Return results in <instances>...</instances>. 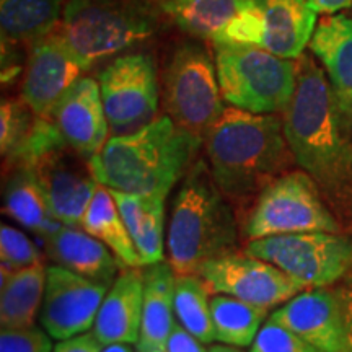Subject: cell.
<instances>
[{
  "instance_id": "6da1fadb",
  "label": "cell",
  "mask_w": 352,
  "mask_h": 352,
  "mask_svg": "<svg viewBox=\"0 0 352 352\" xmlns=\"http://www.w3.org/2000/svg\"><path fill=\"white\" fill-rule=\"evenodd\" d=\"M297 85L283 118L296 165L311 176L324 201L352 214V124L315 56L296 59Z\"/></svg>"
},
{
  "instance_id": "7a4b0ae2",
  "label": "cell",
  "mask_w": 352,
  "mask_h": 352,
  "mask_svg": "<svg viewBox=\"0 0 352 352\" xmlns=\"http://www.w3.org/2000/svg\"><path fill=\"white\" fill-rule=\"evenodd\" d=\"M215 184L236 214L250 212L267 184L296 164L283 118L228 107L204 135Z\"/></svg>"
},
{
  "instance_id": "3957f363",
  "label": "cell",
  "mask_w": 352,
  "mask_h": 352,
  "mask_svg": "<svg viewBox=\"0 0 352 352\" xmlns=\"http://www.w3.org/2000/svg\"><path fill=\"white\" fill-rule=\"evenodd\" d=\"M204 140L170 116L131 134L111 135L91 158L94 178L113 191L165 197L196 164Z\"/></svg>"
},
{
  "instance_id": "277c9868",
  "label": "cell",
  "mask_w": 352,
  "mask_h": 352,
  "mask_svg": "<svg viewBox=\"0 0 352 352\" xmlns=\"http://www.w3.org/2000/svg\"><path fill=\"white\" fill-rule=\"evenodd\" d=\"M239 235L235 209L215 184L208 162L197 158L171 208L166 248L175 274H199L210 259L235 253Z\"/></svg>"
},
{
  "instance_id": "5b68a950",
  "label": "cell",
  "mask_w": 352,
  "mask_h": 352,
  "mask_svg": "<svg viewBox=\"0 0 352 352\" xmlns=\"http://www.w3.org/2000/svg\"><path fill=\"white\" fill-rule=\"evenodd\" d=\"M6 168L33 171L50 199L52 212L64 226L80 227L100 183L90 164L74 151L54 121L36 116L25 139L3 157Z\"/></svg>"
},
{
  "instance_id": "8992f818",
  "label": "cell",
  "mask_w": 352,
  "mask_h": 352,
  "mask_svg": "<svg viewBox=\"0 0 352 352\" xmlns=\"http://www.w3.org/2000/svg\"><path fill=\"white\" fill-rule=\"evenodd\" d=\"M157 26L151 0H67L57 34L90 69L151 38Z\"/></svg>"
},
{
  "instance_id": "52a82bcc",
  "label": "cell",
  "mask_w": 352,
  "mask_h": 352,
  "mask_svg": "<svg viewBox=\"0 0 352 352\" xmlns=\"http://www.w3.org/2000/svg\"><path fill=\"white\" fill-rule=\"evenodd\" d=\"M215 67L223 101L254 114H280L297 85V64L252 44L215 46Z\"/></svg>"
},
{
  "instance_id": "ba28073f",
  "label": "cell",
  "mask_w": 352,
  "mask_h": 352,
  "mask_svg": "<svg viewBox=\"0 0 352 352\" xmlns=\"http://www.w3.org/2000/svg\"><path fill=\"white\" fill-rule=\"evenodd\" d=\"M303 232L340 233L341 223L311 176L294 170L263 189L245 215L243 235L250 241Z\"/></svg>"
},
{
  "instance_id": "9c48e42d",
  "label": "cell",
  "mask_w": 352,
  "mask_h": 352,
  "mask_svg": "<svg viewBox=\"0 0 352 352\" xmlns=\"http://www.w3.org/2000/svg\"><path fill=\"white\" fill-rule=\"evenodd\" d=\"M245 253L274 264L305 287H331L352 270V236L303 232L250 240Z\"/></svg>"
},
{
  "instance_id": "30bf717a",
  "label": "cell",
  "mask_w": 352,
  "mask_h": 352,
  "mask_svg": "<svg viewBox=\"0 0 352 352\" xmlns=\"http://www.w3.org/2000/svg\"><path fill=\"white\" fill-rule=\"evenodd\" d=\"M165 108L182 129L204 140L226 107L212 57L199 44L186 43L173 52L164 82Z\"/></svg>"
},
{
  "instance_id": "8fae6325",
  "label": "cell",
  "mask_w": 352,
  "mask_h": 352,
  "mask_svg": "<svg viewBox=\"0 0 352 352\" xmlns=\"http://www.w3.org/2000/svg\"><path fill=\"white\" fill-rule=\"evenodd\" d=\"M98 83L113 135L131 134L157 120V69L148 54L116 57L101 70Z\"/></svg>"
},
{
  "instance_id": "7c38bea8",
  "label": "cell",
  "mask_w": 352,
  "mask_h": 352,
  "mask_svg": "<svg viewBox=\"0 0 352 352\" xmlns=\"http://www.w3.org/2000/svg\"><path fill=\"white\" fill-rule=\"evenodd\" d=\"M199 276L212 294H226L264 310L284 305L305 290V285L274 264L245 252L210 259L201 267Z\"/></svg>"
},
{
  "instance_id": "4fadbf2b",
  "label": "cell",
  "mask_w": 352,
  "mask_h": 352,
  "mask_svg": "<svg viewBox=\"0 0 352 352\" xmlns=\"http://www.w3.org/2000/svg\"><path fill=\"white\" fill-rule=\"evenodd\" d=\"M183 32L219 44L261 46L263 19L254 0H160Z\"/></svg>"
},
{
  "instance_id": "5bb4252c",
  "label": "cell",
  "mask_w": 352,
  "mask_h": 352,
  "mask_svg": "<svg viewBox=\"0 0 352 352\" xmlns=\"http://www.w3.org/2000/svg\"><path fill=\"white\" fill-rule=\"evenodd\" d=\"M108 285L95 283L60 266L47 267L46 290L39 314L52 340L64 341L94 328Z\"/></svg>"
},
{
  "instance_id": "9a60e30c",
  "label": "cell",
  "mask_w": 352,
  "mask_h": 352,
  "mask_svg": "<svg viewBox=\"0 0 352 352\" xmlns=\"http://www.w3.org/2000/svg\"><path fill=\"white\" fill-rule=\"evenodd\" d=\"M85 65L74 54L59 34L52 33L32 46L23 83L21 100L30 109L52 120V114L64 95L80 80Z\"/></svg>"
},
{
  "instance_id": "2e32d148",
  "label": "cell",
  "mask_w": 352,
  "mask_h": 352,
  "mask_svg": "<svg viewBox=\"0 0 352 352\" xmlns=\"http://www.w3.org/2000/svg\"><path fill=\"white\" fill-rule=\"evenodd\" d=\"M321 352H351L344 315L334 287L302 290L270 315Z\"/></svg>"
},
{
  "instance_id": "e0dca14e",
  "label": "cell",
  "mask_w": 352,
  "mask_h": 352,
  "mask_svg": "<svg viewBox=\"0 0 352 352\" xmlns=\"http://www.w3.org/2000/svg\"><path fill=\"white\" fill-rule=\"evenodd\" d=\"M51 121H54L65 142L90 162L109 139L100 83L82 77L59 101Z\"/></svg>"
},
{
  "instance_id": "ac0fdd59",
  "label": "cell",
  "mask_w": 352,
  "mask_h": 352,
  "mask_svg": "<svg viewBox=\"0 0 352 352\" xmlns=\"http://www.w3.org/2000/svg\"><path fill=\"white\" fill-rule=\"evenodd\" d=\"M144 305V271L124 267L101 303L91 333L103 346L135 344L140 334Z\"/></svg>"
},
{
  "instance_id": "d6986e66",
  "label": "cell",
  "mask_w": 352,
  "mask_h": 352,
  "mask_svg": "<svg viewBox=\"0 0 352 352\" xmlns=\"http://www.w3.org/2000/svg\"><path fill=\"white\" fill-rule=\"evenodd\" d=\"M308 46L352 124V20L341 13L324 15L316 23Z\"/></svg>"
},
{
  "instance_id": "ffe728a7",
  "label": "cell",
  "mask_w": 352,
  "mask_h": 352,
  "mask_svg": "<svg viewBox=\"0 0 352 352\" xmlns=\"http://www.w3.org/2000/svg\"><path fill=\"white\" fill-rule=\"evenodd\" d=\"M263 19V50L283 59H298L316 28V13L307 0H254Z\"/></svg>"
},
{
  "instance_id": "44dd1931",
  "label": "cell",
  "mask_w": 352,
  "mask_h": 352,
  "mask_svg": "<svg viewBox=\"0 0 352 352\" xmlns=\"http://www.w3.org/2000/svg\"><path fill=\"white\" fill-rule=\"evenodd\" d=\"M47 258L56 266L111 287L122 264L98 239L82 227L64 226L51 239L44 240Z\"/></svg>"
},
{
  "instance_id": "7402d4cb",
  "label": "cell",
  "mask_w": 352,
  "mask_h": 352,
  "mask_svg": "<svg viewBox=\"0 0 352 352\" xmlns=\"http://www.w3.org/2000/svg\"><path fill=\"white\" fill-rule=\"evenodd\" d=\"M175 271L162 261L144 270V305L138 352H164L173 331L175 321Z\"/></svg>"
},
{
  "instance_id": "603a6c76",
  "label": "cell",
  "mask_w": 352,
  "mask_h": 352,
  "mask_svg": "<svg viewBox=\"0 0 352 352\" xmlns=\"http://www.w3.org/2000/svg\"><path fill=\"white\" fill-rule=\"evenodd\" d=\"M3 212L43 240L51 239L64 227L52 212L41 183L33 171L23 166L8 168L3 186Z\"/></svg>"
},
{
  "instance_id": "cb8c5ba5",
  "label": "cell",
  "mask_w": 352,
  "mask_h": 352,
  "mask_svg": "<svg viewBox=\"0 0 352 352\" xmlns=\"http://www.w3.org/2000/svg\"><path fill=\"white\" fill-rule=\"evenodd\" d=\"M47 267L44 264L10 270L2 266L0 324L2 328L33 327L44 300Z\"/></svg>"
},
{
  "instance_id": "d4e9b609",
  "label": "cell",
  "mask_w": 352,
  "mask_h": 352,
  "mask_svg": "<svg viewBox=\"0 0 352 352\" xmlns=\"http://www.w3.org/2000/svg\"><path fill=\"white\" fill-rule=\"evenodd\" d=\"M80 227L111 250L122 267L144 266L134 240H132L120 209H118L116 201L111 195V189L100 184L85 215H83Z\"/></svg>"
},
{
  "instance_id": "484cf974",
  "label": "cell",
  "mask_w": 352,
  "mask_h": 352,
  "mask_svg": "<svg viewBox=\"0 0 352 352\" xmlns=\"http://www.w3.org/2000/svg\"><path fill=\"white\" fill-rule=\"evenodd\" d=\"M63 12V0H0L2 39L34 46L54 33Z\"/></svg>"
},
{
  "instance_id": "4316f807",
  "label": "cell",
  "mask_w": 352,
  "mask_h": 352,
  "mask_svg": "<svg viewBox=\"0 0 352 352\" xmlns=\"http://www.w3.org/2000/svg\"><path fill=\"white\" fill-rule=\"evenodd\" d=\"M215 341L227 346H252L270 310L240 298L215 294L210 298Z\"/></svg>"
},
{
  "instance_id": "83f0119b",
  "label": "cell",
  "mask_w": 352,
  "mask_h": 352,
  "mask_svg": "<svg viewBox=\"0 0 352 352\" xmlns=\"http://www.w3.org/2000/svg\"><path fill=\"white\" fill-rule=\"evenodd\" d=\"M210 290L199 274L175 276V315L178 323L197 340L209 344L215 340Z\"/></svg>"
},
{
  "instance_id": "f1b7e54d",
  "label": "cell",
  "mask_w": 352,
  "mask_h": 352,
  "mask_svg": "<svg viewBox=\"0 0 352 352\" xmlns=\"http://www.w3.org/2000/svg\"><path fill=\"white\" fill-rule=\"evenodd\" d=\"M164 226H165V199L157 197L152 208L144 215L139 230L134 235V245L144 266L164 261Z\"/></svg>"
},
{
  "instance_id": "f546056e",
  "label": "cell",
  "mask_w": 352,
  "mask_h": 352,
  "mask_svg": "<svg viewBox=\"0 0 352 352\" xmlns=\"http://www.w3.org/2000/svg\"><path fill=\"white\" fill-rule=\"evenodd\" d=\"M34 120H36V114L30 109L23 100H2V104H0V152H2V157H7L25 139Z\"/></svg>"
},
{
  "instance_id": "4dcf8cb0",
  "label": "cell",
  "mask_w": 352,
  "mask_h": 352,
  "mask_svg": "<svg viewBox=\"0 0 352 352\" xmlns=\"http://www.w3.org/2000/svg\"><path fill=\"white\" fill-rule=\"evenodd\" d=\"M0 258H2V266L10 270L43 264L41 252L36 243L23 232L6 223L0 227Z\"/></svg>"
},
{
  "instance_id": "1f68e13d",
  "label": "cell",
  "mask_w": 352,
  "mask_h": 352,
  "mask_svg": "<svg viewBox=\"0 0 352 352\" xmlns=\"http://www.w3.org/2000/svg\"><path fill=\"white\" fill-rule=\"evenodd\" d=\"M250 352H321L289 328L267 318L254 338Z\"/></svg>"
},
{
  "instance_id": "d6a6232c",
  "label": "cell",
  "mask_w": 352,
  "mask_h": 352,
  "mask_svg": "<svg viewBox=\"0 0 352 352\" xmlns=\"http://www.w3.org/2000/svg\"><path fill=\"white\" fill-rule=\"evenodd\" d=\"M52 338L44 328H2L0 352H52Z\"/></svg>"
},
{
  "instance_id": "836d02e7",
  "label": "cell",
  "mask_w": 352,
  "mask_h": 352,
  "mask_svg": "<svg viewBox=\"0 0 352 352\" xmlns=\"http://www.w3.org/2000/svg\"><path fill=\"white\" fill-rule=\"evenodd\" d=\"M164 352H209V349H206L204 342L192 336L182 324L176 323Z\"/></svg>"
},
{
  "instance_id": "e575fe53",
  "label": "cell",
  "mask_w": 352,
  "mask_h": 352,
  "mask_svg": "<svg viewBox=\"0 0 352 352\" xmlns=\"http://www.w3.org/2000/svg\"><path fill=\"white\" fill-rule=\"evenodd\" d=\"M336 292L340 297L342 315H344L347 341H349V349L352 352V270L342 277L336 284Z\"/></svg>"
},
{
  "instance_id": "d590c367",
  "label": "cell",
  "mask_w": 352,
  "mask_h": 352,
  "mask_svg": "<svg viewBox=\"0 0 352 352\" xmlns=\"http://www.w3.org/2000/svg\"><path fill=\"white\" fill-rule=\"evenodd\" d=\"M103 344L96 340L94 333H83L80 336L59 341L52 352H100Z\"/></svg>"
},
{
  "instance_id": "8d00e7d4",
  "label": "cell",
  "mask_w": 352,
  "mask_h": 352,
  "mask_svg": "<svg viewBox=\"0 0 352 352\" xmlns=\"http://www.w3.org/2000/svg\"><path fill=\"white\" fill-rule=\"evenodd\" d=\"M15 46L10 41L2 39V83H12L20 74V59L15 52Z\"/></svg>"
},
{
  "instance_id": "74e56055",
  "label": "cell",
  "mask_w": 352,
  "mask_h": 352,
  "mask_svg": "<svg viewBox=\"0 0 352 352\" xmlns=\"http://www.w3.org/2000/svg\"><path fill=\"white\" fill-rule=\"evenodd\" d=\"M308 6L316 15H336L352 6V0H307Z\"/></svg>"
},
{
  "instance_id": "f35d334b",
  "label": "cell",
  "mask_w": 352,
  "mask_h": 352,
  "mask_svg": "<svg viewBox=\"0 0 352 352\" xmlns=\"http://www.w3.org/2000/svg\"><path fill=\"white\" fill-rule=\"evenodd\" d=\"M100 352H134V349L129 344H124V342H114V344L103 346V349Z\"/></svg>"
},
{
  "instance_id": "ab89813d",
  "label": "cell",
  "mask_w": 352,
  "mask_h": 352,
  "mask_svg": "<svg viewBox=\"0 0 352 352\" xmlns=\"http://www.w3.org/2000/svg\"><path fill=\"white\" fill-rule=\"evenodd\" d=\"M209 352H243V351H241V347H235V346L215 344L209 347Z\"/></svg>"
}]
</instances>
